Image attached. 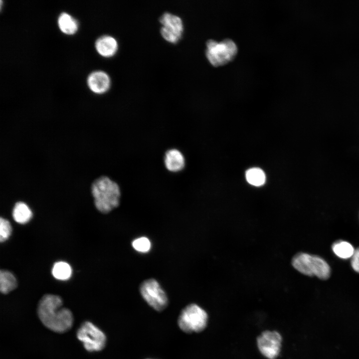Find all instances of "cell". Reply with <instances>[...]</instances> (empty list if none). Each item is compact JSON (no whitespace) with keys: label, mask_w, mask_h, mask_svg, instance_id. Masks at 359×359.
<instances>
[{"label":"cell","mask_w":359,"mask_h":359,"mask_svg":"<svg viewBox=\"0 0 359 359\" xmlns=\"http://www.w3.org/2000/svg\"><path fill=\"white\" fill-rule=\"evenodd\" d=\"M63 301L58 295L47 294L40 299L37 308L39 320L47 328L62 333L68 331L73 324V316L68 309L62 307Z\"/></svg>","instance_id":"1"},{"label":"cell","mask_w":359,"mask_h":359,"mask_svg":"<svg viewBox=\"0 0 359 359\" xmlns=\"http://www.w3.org/2000/svg\"><path fill=\"white\" fill-rule=\"evenodd\" d=\"M91 191L95 206L99 212L106 214L119 206L120 188L109 178L102 177L95 180L92 185Z\"/></svg>","instance_id":"2"},{"label":"cell","mask_w":359,"mask_h":359,"mask_svg":"<svg viewBox=\"0 0 359 359\" xmlns=\"http://www.w3.org/2000/svg\"><path fill=\"white\" fill-rule=\"evenodd\" d=\"M292 265L301 273L309 276H316L322 280L328 279L331 275L328 263L317 255L298 253L292 258Z\"/></svg>","instance_id":"3"},{"label":"cell","mask_w":359,"mask_h":359,"mask_svg":"<svg viewBox=\"0 0 359 359\" xmlns=\"http://www.w3.org/2000/svg\"><path fill=\"white\" fill-rule=\"evenodd\" d=\"M207 321L206 311L197 304L192 303L181 310L178 319V325L184 333H199L206 328Z\"/></svg>","instance_id":"4"},{"label":"cell","mask_w":359,"mask_h":359,"mask_svg":"<svg viewBox=\"0 0 359 359\" xmlns=\"http://www.w3.org/2000/svg\"><path fill=\"white\" fill-rule=\"evenodd\" d=\"M206 46V56L210 64L215 67L227 64L234 59L237 53L236 44L230 39L220 42L210 39L207 41Z\"/></svg>","instance_id":"5"},{"label":"cell","mask_w":359,"mask_h":359,"mask_svg":"<svg viewBox=\"0 0 359 359\" xmlns=\"http://www.w3.org/2000/svg\"><path fill=\"white\" fill-rule=\"evenodd\" d=\"M140 292L144 300L155 310L160 312L167 307V295L156 279L144 281L140 286Z\"/></svg>","instance_id":"6"},{"label":"cell","mask_w":359,"mask_h":359,"mask_svg":"<svg viewBox=\"0 0 359 359\" xmlns=\"http://www.w3.org/2000/svg\"><path fill=\"white\" fill-rule=\"evenodd\" d=\"M77 337L89 352L100 351L104 348L106 343L105 334L88 321L84 322L79 327Z\"/></svg>","instance_id":"7"},{"label":"cell","mask_w":359,"mask_h":359,"mask_svg":"<svg viewBox=\"0 0 359 359\" xmlns=\"http://www.w3.org/2000/svg\"><path fill=\"white\" fill-rule=\"evenodd\" d=\"M162 24L161 34L167 41L175 44L181 39L183 32V23L178 16L170 12L164 13L160 18Z\"/></svg>","instance_id":"8"},{"label":"cell","mask_w":359,"mask_h":359,"mask_svg":"<svg viewBox=\"0 0 359 359\" xmlns=\"http://www.w3.org/2000/svg\"><path fill=\"white\" fill-rule=\"evenodd\" d=\"M281 342V336L276 331H264L257 339L259 351L269 359H275L278 356Z\"/></svg>","instance_id":"9"},{"label":"cell","mask_w":359,"mask_h":359,"mask_svg":"<svg viewBox=\"0 0 359 359\" xmlns=\"http://www.w3.org/2000/svg\"><path fill=\"white\" fill-rule=\"evenodd\" d=\"M87 81L90 90L98 94H103L108 91L111 84L109 75L101 70L91 72L88 75Z\"/></svg>","instance_id":"10"},{"label":"cell","mask_w":359,"mask_h":359,"mask_svg":"<svg viewBox=\"0 0 359 359\" xmlns=\"http://www.w3.org/2000/svg\"><path fill=\"white\" fill-rule=\"evenodd\" d=\"M97 52L104 57H111L115 55L118 49V43L113 36L104 35L99 37L95 42Z\"/></svg>","instance_id":"11"},{"label":"cell","mask_w":359,"mask_h":359,"mask_svg":"<svg viewBox=\"0 0 359 359\" xmlns=\"http://www.w3.org/2000/svg\"><path fill=\"white\" fill-rule=\"evenodd\" d=\"M164 162L166 168L171 172H177L184 167L185 160L183 155L179 150L173 149L165 154Z\"/></svg>","instance_id":"12"},{"label":"cell","mask_w":359,"mask_h":359,"mask_svg":"<svg viewBox=\"0 0 359 359\" xmlns=\"http://www.w3.org/2000/svg\"><path fill=\"white\" fill-rule=\"evenodd\" d=\"M57 22L60 30L67 35L75 34L78 28V23L77 20L66 12H63L60 14Z\"/></svg>","instance_id":"13"},{"label":"cell","mask_w":359,"mask_h":359,"mask_svg":"<svg viewBox=\"0 0 359 359\" xmlns=\"http://www.w3.org/2000/svg\"><path fill=\"white\" fill-rule=\"evenodd\" d=\"M12 217L14 220L19 224L28 222L32 217L30 209L23 202H16L12 210Z\"/></svg>","instance_id":"14"},{"label":"cell","mask_w":359,"mask_h":359,"mask_svg":"<svg viewBox=\"0 0 359 359\" xmlns=\"http://www.w3.org/2000/svg\"><path fill=\"white\" fill-rule=\"evenodd\" d=\"M17 286L16 277L8 270L1 269L0 271V291L6 294L14 290Z\"/></svg>","instance_id":"15"},{"label":"cell","mask_w":359,"mask_h":359,"mask_svg":"<svg viewBox=\"0 0 359 359\" xmlns=\"http://www.w3.org/2000/svg\"><path fill=\"white\" fill-rule=\"evenodd\" d=\"M332 249L336 256L344 259L351 258L355 250L350 243L344 240H338L334 242Z\"/></svg>","instance_id":"16"},{"label":"cell","mask_w":359,"mask_h":359,"mask_svg":"<svg viewBox=\"0 0 359 359\" xmlns=\"http://www.w3.org/2000/svg\"><path fill=\"white\" fill-rule=\"evenodd\" d=\"M52 274L53 276L58 280H66L71 276L72 269L67 263L59 261L53 265Z\"/></svg>","instance_id":"17"},{"label":"cell","mask_w":359,"mask_h":359,"mask_svg":"<svg viewBox=\"0 0 359 359\" xmlns=\"http://www.w3.org/2000/svg\"><path fill=\"white\" fill-rule=\"evenodd\" d=\"M247 181L255 186H260L265 181V175L262 170L254 168L248 170L246 173Z\"/></svg>","instance_id":"18"},{"label":"cell","mask_w":359,"mask_h":359,"mask_svg":"<svg viewBox=\"0 0 359 359\" xmlns=\"http://www.w3.org/2000/svg\"><path fill=\"white\" fill-rule=\"evenodd\" d=\"M133 247L137 251L146 253L148 252L151 247L149 239L145 237H141L133 241Z\"/></svg>","instance_id":"19"},{"label":"cell","mask_w":359,"mask_h":359,"mask_svg":"<svg viewBox=\"0 0 359 359\" xmlns=\"http://www.w3.org/2000/svg\"><path fill=\"white\" fill-rule=\"evenodd\" d=\"M12 232V227L10 223L7 219L0 218V241L3 242L7 240Z\"/></svg>","instance_id":"20"},{"label":"cell","mask_w":359,"mask_h":359,"mask_svg":"<svg viewBox=\"0 0 359 359\" xmlns=\"http://www.w3.org/2000/svg\"><path fill=\"white\" fill-rule=\"evenodd\" d=\"M351 258V264L352 268L355 271L359 273V247L355 250Z\"/></svg>","instance_id":"21"},{"label":"cell","mask_w":359,"mask_h":359,"mask_svg":"<svg viewBox=\"0 0 359 359\" xmlns=\"http://www.w3.org/2000/svg\"></svg>","instance_id":"22"}]
</instances>
